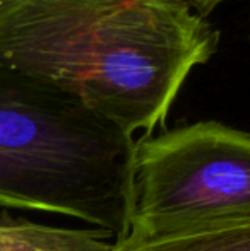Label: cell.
Returning a JSON list of instances; mask_svg holds the SVG:
<instances>
[{"label":"cell","instance_id":"1","mask_svg":"<svg viewBox=\"0 0 250 251\" xmlns=\"http://www.w3.org/2000/svg\"><path fill=\"white\" fill-rule=\"evenodd\" d=\"M220 38L185 0H16L0 14V67L54 84L129 135H151Z\"/></svg>","mask_w":250,"mask_h":251},{"label":"cell","instance_id":"2","mask_svg":"<svg viewBox=\"0 0 250 251\" xmlns=\"http://www.w3.org/2000/svg\"><path fill=\"white\" fill-rule=\"evenodd\" d=\"M134 142L54 84L0 67V207L65 215L122 239Z\"/></svg>","mask_w":250,"mask_h":251},{"label":"cell","instance_id":"3","mask_svg":"<svg viewBox=\"0 0 250 251\" xmlns=\"http://www.w3.org/2000/svg\"><path fill=\"white\" fill-rule=\"evenodd\" d=\"M250 224V137L221 122L134 142L130 238Z\"/></svg>","mask_w":250,"mask_h":251},{"label":"cell","instance_id":"4","mask_svg":"<svg viewBox=\"0 0 250 251\" xmlns=\"http://www.w3.org/2000/svg\"><path fill=\"white\" fill-rule=\"evenodd\" d=\"M108 251H250V224L161 238L124 236L122 239L111 241Z\"/></svg>","mask_w":250,"mask_h":251},{"label":"cell","instance_id":"5","mask_svg":"<svg viewBox=\"0 0 250 251\" xmlns=\"http://www.w3.org/2000/svg\"><path fill=\"white\" fill-rule=\"evenodd\" d=\"M185 2H189L190 7H192L194 10H197L200 16L207 17L218 5H221V3L226 2V0H185Z\"/></svg>","mask_w":250,"mask_h":251},{"label":"cell","instance_id":"6","mask_svg":"<svg viewBox=\"0 0 250 251\" xmlns=\"http://www.w3.org/2000/svg\"><path fill=\"white\" fill-rule=\"evenodd\" d=\"M12 2H16V0H0V14H2Z\"/></svg>","mask_w":250,"mask_h":251}]
</instances>
